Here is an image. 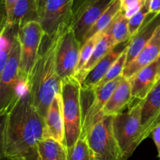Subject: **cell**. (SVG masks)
Instances as JSON below:
<instances>
[{
    "mask_svg": "<svg viewBox=\"0 0 160 160\" xmlns=\"http://www.w3.org/2000/svg\"><path fill=\"white\" fill-rule=\"evenodd\" d=\"M152 138L154 140L156 146L158 151V157L160 160V123L156 126V128L152 131Z\"/></svg>",
    "mask_w": 160,
    "mask_h": 160,
    "instance_id": "4dcf8cb0",
    "label": "cell"
},
{
    "mask_svg": "<svg viewBox=\"0 0 160 160\" xmlns=\"http://www.w3.org/2000/svg\"><path fill=\"white\" fill-rule=\"evenodd\" d=\"M142 102V100H139L128 111L113 116L112 130L125 160L145 140L141 124Z\"/></svg>",
    "mask_w": 160,
    "mask_h": 160,
    "instance_id": "5b68a950",
    "label": "cell"
},
{
    "mask_svg": "<svg viewBox=\"0 0 160 160\" xmlns=\"http://www.w3.org/2000/svg\"><path fill=\"white\" fill-rule=\"evenodd\" d=\"M81 44L69 26L61 33L56 51V69L61 80L76 77Z\"/></svg>",
    "mask_w": 160,
    "mask_h": 160,
    "instance_id": "30bf717a",
    "label": "cell"
},
{
    "mask_svg": "<svg viewBox=\"0 0 160 160\" xmlns=\"http://www.w3.org/2000/svg\"><path fill=\"white\" fill-rule=\"evenodd\" d=\"M113 116H105L87 134L94 160H125L112 130Z\"/></svg>",
    "mask_w": 160,
    "mask_h": 160,
    "instance_id": "52a82bcc",
    "label": "cell"
},
{
    "mask_svg": "<svg viewBox=\"0 0 160 160\" xmlns=\"http://www.w3.org/2000/svg\"><path fill=\"white\" fill-rule=\"evenodd\" d=\"M18 35L21 47L20 73L28 85L45 33L39 22L33 21L20 28Z\"/></svg>",
    "mask_w": 160,
    "mask_h": 160,
    "instance_id": "ba28073f",
    "label": "cell"
},
{
    "mask_svg": "<svg viewBox=\"0 0 160 160\" xmlns=\"http://www.w3.org/2000/svg\"><path fill=\"white\" fill-rule=\"evenodd\" d=\"M45 138V120L31 104L26 92L15 106L2 116L1 157L39 160L38 143Z\"/></svg>",
    "mask_w": 160,
    "mask_h": 160,
    "instance_id": "6da1fadb",
    "label": "cell"
},
{
    "mask_svg": "<svg viewBox=\"0 0 160 160\" xmlns=\"http://www.w3.org/2000/svg\"><path fill=\"white\" fill-rule=\"evenodd\" d=\"M18 25L2 23L1 34H0V71L6 66L13 45L14 39L19 33Z\"/></svg>",
    "mask_w": 160,
    "mask_h": 160,
    "instance_id": "7402d4cb",
    "label": "cell"
},
{
    "mask_svg": "<svg viewBox=\"0 0 160 160\" xmlns=\"http://www.w3.org/2000/svg\"><path fill=\"white\" fill-rule=\"evenodd\" d=\"M107 30L116 45L131 38L129 33V19L121 11L108 27Z\"/></svg>",
    "mask_w": 160,
    "mask_h": 160,
    "instance_id": "cb8c5ba5",
    "label": "cell"
},
{
    "mask_svg": "<svg viewBox=\"0 0 160 160\" xmlns=\"http://www.w3.org/2000/svg\"><path fill=\"white\" fill-rule=\"evenodd\" d=\"M62 31L53 37L44 35L28 81L31 104L45 120L52 100L57 94L61 93L62 80L56 69V51Z\"/></svg>",
    "mask_w": 160,
    "mask_h": 160,
    "instance_id": "7a4b0ae2",
    "label": "cell"
},
{
    "mask_svg": "<svg viewBox=\"0 0 160 160\" xmlns=\"http://www.w3.org/2000/svg\"><path fill=\"white\" fill-rule=\"evenodd\" d=\"M149 12V0H146L142 7L129 19V33L131 37H133L138 31Z\"/></svg>",
    "mask_w": 160,
    "mask_h": 160,
    "instance_id": "83f0119b",
    "label": "cell"
},
{
    "mask_svg": "<svg viewBox=\"0 0 160 160\" xmlns=\"http://www.w3.org/2000/svg\"><path fill=\"white\" fill-rule=\"evenodd\" d=\"M115 42H114L113 39H112V36H111L110 33L106 28L104 31H103V34L100 40L98 41L97 43L96 46L95 47L93 52H92V56H91L90 59L88 61L87 63L85 64L82 70H81L78 74L76 75V78L80 81V82H82L85 77L87 76L88 73L95 67V66L110 51L112 48V47L115 45Z\"/></svg>",
    "mask_w": 160,
    "mask_h": 160,
    "instance_id": "ffe728a7",
    "label": "cell"
},
{
    "mask_svg": "<svg viewBox=\"0 0 160 160\" xmlns=\"http://www.w3.org/2000/svg\"><path fill=\"white\" fill-rule=\"evenodd\" d=\"M131 38L117 44L95 66L81 82V89H93L103 78L116 61L128 49Z\"/></svg>",
    "mask_w": 160,
    "mask_h": 160,
    "instance_id": "7c38bea8",
    "label": "cell"
},
{
    "mask_svg": "<svg viewBox=\"0 0 160 160\" xmlns=\"http://www.w3.org/2000/svg\"><path fill=\"white\" fill-rule=\"evenodd\" d=\"M67 160H94L87 137H80L77 143L69 148Z\"/></svg>",
    "mask_w": 160,
    "mask_h": 160,
    "instance_id": "d4e9b609",
    "label": "cell"
},
{
    "mask_svg": "<svg viewBox=\"0 0 160 160\" xmlns=\"http://www.w3.org/2000/svg\"><path fill=\"white\" fill-rule=\"evenodd\" d=\"M149 9L152 12H160V0H149Z\"/></svg>",
    "mask_w": 160,
    "mask_h": 160,
    "instance_id": "1f68e13d",
    "label": "cell"
},
{
    "mask_svg": "<svg viewBox=\"0 0 160 160\" xmlns=\"http://www.w3.org/2000/svg\"><path fill=\"white\" fill-rule=\"evenodd\" d=\"M160 56V26L138 56L124 68L123 76L131 80L142 69L157 60Z\"/></svg>",
    "mask_w": 160,
    "mask_h": 160,
    "instance_id": "2e32d148",
    "label": "cell"
},
{
    "mask_svg": "<svg viewBox=\"0 0 160 160\" xmlns=\"http://www.w3.org/2000/svg\"><path fill=\"white\" fill-rule=\"evenodd\" d=\"M20 59L21 47L17 34L7 62L0 71V114L2 117L7 113L28 91V83L22 79L20 73Z\"/></svg>",
    "mask_w": 160,
    "mask_h": 160,
    "instance_id": "3957f363",
    "label": "cell"
},
{
    "mask_svg": "<svg viewBox=\"0 0 160 160\" xmlns=\"http://www.w3.org/2000/svg\"><path fill=\"white\" fill-rule=\"evenodd\" d=\"M121 9V4H120V0H114L110 6L108 7V9L102 14L101 17L96 20L93 26L90 28L88 32L86 34L85 38H84V41H83V44L97 34L98 33L102 32L104 31L110 25V23L113 21L114 19L116 18L119 12H120ZM82 46V45H81Z\"/></svg>",
    "mask_w": 160,
    "mask_h": 160,
    "instance_id": "603a6c76",
    "label": "cell"
},
{
    "mask_svg": "<svg viewBox=\"0 0 160 160\" xmlns=\"http://www.w3.org/2000/svg\"><path fill=\"white\" fill-rule=\"evenodd\" d=\"M156 62H157V65H158V77H159V78L160 79V56L157 59Z\"/></svg>",
    "mask_w": 160,
    "mask_h": 160,
    "instance_id": "836d02e7",
    "label": "cell"
},
{
    "mask_svg": "<svg viewBox=\"0 0 160 160\" xmlns=\"http://www.w3.org/2000/svg\"><path fill=\"white\" fill-rule=\"evenodd\" d=\"M39 20L40 16L36 0H17L10 16L7 20H2V23L17 24L21 28L30 22H39Z\"/></svg>",
    "mask_w": 160,
    "mask_h": 160,
    "instance_id": "d6986e66",
    "label": "cell"
},
{
    "mask_svg": "<svg viewBox=\"0 0 160 160\" xmlns=\"http://www.w3.org/2000/svg\"><path fill=\"white\" fill-rule=\"evenodd\" d=\"M127 52H128V49L119 57V59L116 61V62L112 65V67L109 69V71L106 74V76L102 79V81L95 88L102 87V86L104 85L105 84L108 83L109 81L115 79V78L120 76V75H123V72L125 68L127 62Z\"/></svg>",
    "mask_w": 160,
    "mask_h": 160,
    "instance_id": "4316f807",
    "label": "cell"
},
{
    "mask_svg": "<svg viewBox=\"0 0 160 160\" xmlns=\"http://www.w3.org/2000/svg\"><path fill=\"white\" fill-rule=\"evenodd\" d=\"M160 26V12H150L138 31L131 37L127 52L126 66L129 65L141 52L144 47L154 35L157 28Z\"/></svg>",
    "mask_w": 160,
    "mask_h": 160,
    "instance_id": "4fadbf2b",
    "label": "cell"
},
{
    "mask_svg": "<svg viewBox=\"0 0 160 160\" xmlns=\"http://www.w3.org/2000/svg\"><path fill=\"white\" fill-rule=\"evenodd\" d=\"M102 34L103 31L102 32L98 33V34H95V36L91 38L90 39L86 41V42L82 45L81 52H80L79 62H78V67H77L76 75L78 74V73L81 72V70H82L83 67L85 66V64L87 63L88 61L89 60L92 52H93L94 49H95V47L96 46L97 43H98V41L100 40V38H102ZM76 75H75V76H76Z\"/></svg>",
    "mask_w": 160,
    "mask_h": 160,
    "instance_id": "484cf974",
    "label": "cell"
},
{
    "mask_svg": "<svg viewBox=\"0 0 160 160\" xmlns=\"http://www.w3.org/2000/svg\"><path fill=\"white\" fill-rule=\"evenodd\" d=\"M114 0H74L70 26L82 45L90 28Z\"/></svg>",
    "mask_w": 160,
    "mask_h": 160,
    "instance_id": "9c48e42d",
    "label": "cell"
},
{
    "mask_svg": "<svg viewBox=\"0 0 160 160\" xmlns=\"http://www.w3.org/2000/svg\"><path fill=\"white\" fill-rule=\"evenodd\" d=\"M45 2H46V0H36V2H37L38 9V12H39V16H40V17H41V15H42V12H43L44 7H45Z\"/></svg>",
    "mask_w": 160,
    "mask_h": 160,
    "instance_id": "d6a6232c",
    "label": "cell"
},
{
    "mask_svg": "<svg viewBox=\"0 0 160 160\" xmlns=\"http://www.w3.org/2000/svg\"><path fill=\"white\" fill-rule=\"evenodd\" d=\"M5 160H27L23 158H17V159H5Z\"/></svg>",
    "mask_w": 160,
    "mask_h": 160,
    "instance_id": "e575fe53",
    "label": "cell"
},
{
    "mask_svg": "<svg viewBox=\"0 0 160 160\" xmlns=\"http://www.w3.org/2000/svg\"><path fill=\"white\" fill-rule=\"evenodd\" d=\"M160 123V79L146 98L142 100L141 124L145 139Z\"/></svg>",
    "mask_w": 160,
    "mask_h": 160,
    "instance_id": "5bb4252c",
    "label": "cell"
},
{
    "mask_svg": "<svg viewBox=\"0 0 160 160\" xmlns=\"http://www.w3.org/2000/svg\"><path fill=\"white\" fill-rule=\"evenodd\" d=\"M131 80L123 77L113 93L105 105L103 112L105 116H115L123 112L133 101Z\"/></svg>",
    "mask_w": 160,
    "mask_h": 160,
    "instance_id": "ac0fdd59",
    "label": "cell"
},
{
    "mask_svg": "<svg viewBox=\"0 0 160 160\" xmlns=\"http://www.w3.org/2000/svg\"><path fill=\"white\" fill-rule=\"evenodd\" d=\"M61 95L63 105L66 141L67 149H69L77 143L82 131L81 84L79 80L76 77L62 79Z\"/></svg>",
    "mask_w": 160,
    "mask_h": 160,
    "instance_id": "277c9868",
    "label": "cell"
},
{
    "mask_svg": "<svg viewBox=\"0 0 160 160\" xmlns=\"http://www.w3.org/2000/svg\"><path fill=\"white\" fill-rule=\"evenodd\" d=\"M146 0H120L121 11L128 19L134 16L145 3Z\"/></svg>",
    "mask_w": 160,
    "mask_h": 160,
    "instance_id": "f1b7e54d",
    "label": "cell"
},
{
    "mask_svg": "<svg viewBox=\"0 0 160 160\" xmlns=\"http://www.w3.org/2000/svg\"><path fill=\"white\" fill-rule=\"evenodd\" d=\"M17 1V0H2V9L4 11V16L2 17V20H7L8 17L10 16L12 8H13Z\"/></svg>",
    "mask_w": 160,
    "mask_h": 160,
    "instance_id": "f546056e",
    "label": "cell"
},
{
    "mask_svg": "<svg viewBox=\"0 0 160 160\" xmlns=\"http://www.w3.org/2000/svg\"><path fill=\"white\" fill-rule=\"evenodd\" d=\"M39 160H67V147L51 138H44L38 143Z\"/></svg>",
    "mask_w": 160,
    "mask_h": 160,
    "instance_id": "44dd1931",
    "label": "cell"
},
{
    "mask_svg": "<svg viewBox=\"0 0 160 160\" xmlns=\"http://www.w3.org/2000/svg\"><path fill=\"white\" fill-rule=\"evenodd\" d=\"M74 0H46L40 23L44 33L53 37L70 26Z\"/></svg>",
    "mask_w": 160,
    "mask_h": 160,
    "instance_id": "8fae6325",
    "label": "cell"
},
{
    "mask_svg": "<svg viewBox=\"0 0 160 160\" xmlns=\"http://www.w3.org/2000/svg\"><path fill=\"white\" fill-rule=\"evenodd\" d=\"M123 78V75H120L102 87L81 89L82 131L81 137H87L90 128L105 117L103 112L105 105Z\"/></svg>",
    "mask_w": 160,
    "mask_h": 160,
    "instance_id": "8992f818",
    "label": "cell"
},
{
    "mask_svg": "<svg viewBox=\"0 0 160 160\" xmlns=\"http://www.w3.org/2000/svg\"><path fill=\"white\" fill-rule=\"evenodd\" d=\"M159 80L157 62L155 61L142 69L131 79L133 99H145Z\"/></svg>",
    "mask_w": 160,
    "mask_h": 160,
    "instance_id": "e0dca14e",
    "label": "cell"
},
{
    "mask_svg": "<svg viewBox=\"0 0 160 160\" xmlns=\"http://www.w3.org/2000/svg\"><path fill=\"white\" fill-rule=\"evenodd\" d=\"M45 138H51L67 146L63 105L61 93L57 94L45 117Z\"/></svg>",
    "mask_w": 160,
    "mask_h": 160,
    "instance_id": "9a60e30c",
    "label": "cell"
}]
</instances>
